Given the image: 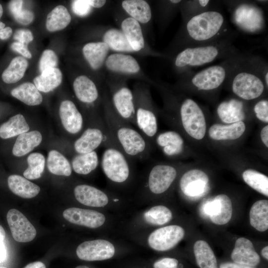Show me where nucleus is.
<instances>
[{
    "mask_svg": "<svg viewBox=\"0 0 268 268\" xmlns=\"http://www.w3.org/2000/svg\"><path fill=\"white\" fill-rule=\"evenodd\" d=\"M237 32L231 29L219 9L209 10L182 22L164 53L170 59L184 49L210 43Z\"/></svg>",
    "mask_w": 268,
    "mask_h": 268,
    "instance_id": "1",
    "label": "nucleus"
},
{
    "mask_svg": "<svg viewBox=\"0 0 268 268\" xmlns=\"http://www.w3.org/2000/svg\"><path fill=\"white\" fill-rule=\"evenodd\" d=\"M225 83L238 98L250 101L260 97L268 87V65L263 58L241 53Z\"/></svg>",
    "mask_w": 268,
    "mask_h": 268,
    "instance_id": "2",
    "label": "nucleus"
},
{
    "mask_svg": "<svg viewBox=\"0 0 268 268\" xmlns=\"http://www.w3.org/2000/svg\"><path fill=\"white\" fill-rule=\"evenodd\" d=\"M103 119L121 150L133 160H146L152 145L132 125L121 119L114 110L105 85L102 93Z\"/></svg>",
    "mask_w": 268,
    "mask_h": 268,
    "instance_id": "3",
    "label": "nucleus"
},
{
    "mask_svg": "<svg viewBox=\"0 0 268 268\" xmlns=\"http://www.w3.org/2000/svg\"><path fill=\"white\" fill-rule=\"evenodd\" d=\"M237 36V32L210 43L188 47L180 51L170 59L174 72L179 76L192 70L194 68L239 54L240 52L233 45Z\"/></svg>",
    "mask_w": 268,
    "mask_h": 268,
    "instance_id": "4",
    "label": "nucleus"
},
{
    "mask_svg": "<svg viewBox=\"0 0 268 268\" xmlns=\"http://www.w3.org/2000/svg\"><path fill=\"white\" fill-rule=\"evenodd\" d=\"M134 160L118 146L105 147L100 162L108 184V189L121 195L132 198L138 177Z\"/></svg>",
    "mask_w": 268,
    "mask_h": 268,
    "instance_id": "5",
    "label": "nucleus"
},
{
    "mask_svg": "<svg viewBox=\"0 0 268 268\" xmlns=\"http://www.w3.org/2000/svg\"><path fill=\"white\" fill-rule=\"evenodd\" d=\"M178 172L173 165L156 164L146 168L138 177L132 196L136 209L156 201L166 193L174 183Z\"/></svg>",
    "mask_w": 268,
    "mask_h": 268,
    "instance_id": "6",
    "label": "nucleus"
},
{
    "mask_svg": "<svg viewBox=\"0 0 268 268\" xmlns=\"http://www.w3.org/2000/svg\"><path fill=\"white\" fill-rule=\"evenodd\" d=\"M241 53L199 71L191 70L179 76L173 87L206 93L218 90L225 83Z\"/></svg>",
    "mask_w": 268,
    "mask_h": 268,
    "instance_id": "7",
    "label": "nucleus"
},
{
    "mask_svg": "<svg viewBox=\"0 0 268 268\" xmlns=\"http://www.w3.org/2000/svg\"><path fill=\"white\" fill-rule=\"evenodd\" d=\"M160 91L164 98L166 109L177 111L183 128L192 137L200 140L206 132L204 113L199 104L190 98L180 99L167 84L154 80L153 85Z\"/></svg>",
    "mask_w": 268,
    "mask_h": 268,
    "instance_id": "8",
    "label": "nucleus"
},
{
    "mask_svg": "<svg viewBox=\"0 0 268 268\" xmlns=\"http://www.w3.org/2000/svg\"><path fill=\"white\" fill-rule=\"evenodd\" d=\"M133 92L135 126L152 145L158 131V122L149 86L143 82H136Z\"/></svg>",
    "mask_w": 268,
    "mask_h": 268,
    "instance_id": "9",
    "label": "nucleus"
},
{
    "mask_svg": "<svg viewBox=\"0 0 268 268\" xmlns=\"http://www.w3.org/2000/svg\"><path fill=\"white\" fill-rule=\"evenodd\" d=\"M179 225L169 224L148 231L125 235L123 238L135 245L157 252H166L175 248L185 236Z\"/></svg>",
    "mask_w": 268,
    "mask_h": 268,
    "instance_id": "10",
    "label": "nucleus"
},
{
    "mask_svg": "<svg viewBox=\"0 0 268 268\" xmlns=\"http://www.w3.org/2000/svg\"><path fill=\"white\" fill-rule=\"evenodd\" d=\"M134 244L122 237H104L85 240L76 248L77 257L86 261H101L131 251Z\"/></svg>",
    "mask_w": 268,
    "mask_h": 268,
    "instance_id": "11",
    "label": "nucleus"
},
{
    "mask_svg": "<svg viewBox=\"0 0 268 268\" xmlns=\"http://www.w3.org/2000/svg\"><path fill=\"white\" fill-rule=\"evenodd\" d=\"M223 2L230 10L233 23L239 30L249 34H259L266 28L262 9L256 2L231 0Z\"/></svg>",
    "mask_w": 268,
    "mask_h": 268,
    "instance_id": "12",
    "label": "nucleus"
},
{
    "mask_svg": "<svg viewBox=\"0 0 268 268\" xmlns=\"http://www.w3.org/2000/svg\"><path fill=\"white\" fill-rule=\"evenodd\" d=\"M127 79L108 77L106 86L112 106L123 120L135 126L134 96L127 84Z\"/></svg>",
    "mask_w": 268,
    "mask_h": 268,
    "instance_id": "13",
    "label": "nucleus"
},
{
    "mask_svg": "<svg viewBox=\"0 0 268 268\" xmlns=\"http://www.w3.org/2000/svg\"><path fill=\"white\" fill-rule=\"evenodd\" d=\"M104 70L109 77L135 78L152 85L154 82L143 72L138 61L130 54H110L105 61Z\"/></svg>",
    "mask_w": 268,
    "mask_h": 268,
    "instance_id": "14",
    "label": "nucleus"
},
{
    "mask_svg": "<svg viewBox=\"0 0 268 268\" xmlns=\"http://www.w3.org/2000/svg\"><path fill=\"white\" fill-rule=\"evenodd\" d=\"M112 145L119 146L103 117H100L95 125L87 128L76 139L73 148L76 154H82L95 151L101 146L106 147Z\"/></svg>",
    "mask_w": 268,
    "mask_h": 268,
    "instance_id": "15",
    "label": "nucleus"
},
{
    "mask_svg": "<svg viewBox=\"0 0 268 268\" xmlns=\"http://www.w3.org/2000/svg\"><path fill=\"white\" fill-rule=\"evenodd\" d=\"M123 18L120 22V29L134 53L168 59L164 53L154 50L148 44L142 28L137 21L127 15Z\"/></svg>",
    "mask_w": 268,
    "mask_h": 268,
    "instance_id": "16",
    "label": "nucleus"
},
{
    "mask_svg": "<svg viewBox=\"0 0 268 268\" xmlns=\"http://www.w3.org/2000/svg\"><path fill=\"white\" fill-rule=\"evenodd\" d=\"M203 215L209 217L217 225L227 223L231 218L232 205L230 198L221 194L205 201L201 208Z\"/></svg>",
    "mask_w": 268,
    "mask_h": 268,
    "instance_id": "17",
    "label": "nucleus"
},
{
    "mask_svg": "<svg viewBox=\"0 0 268 268\" xmlns=\"http://www.w3.org/2000/svg\"><path fill=\"white\" fill-rule=\"evenodd\" d=\"M182 194L188 198L198 199L203 196L209 189V178L203 171L193 169L184 173L179 181Z\"/></svg>",
    "mask_w": 268,
    "mask_h": 268,
    "instance_id": "18",
    "label": "nucleus"
},
{
    "mask_svg": "<svg viewBox=\"0 0 268 268\" xmlns=\"http://www.w3.org/2000/svg\"><path fill=\"white\" fill-rule=\"evenodd\" d=\"M6 219L13 239L18 242H28L33 240L37 232L34 226L19 210H9Z\"/></svg>",
    "mask_w": 268,
    "mask_h": 268,
    "instance_id": "19",
    "label": "nucleus"
},
{
    "mask_svg": "<svg viewBox=\"0 0 268 268\" xmlns=\"http://www.w3.org/2000/svg\"><path fill=\"white\" fill-rule=\"evenodd\" d=\"M73 89L76 98L87 107H94L102 103V93L98 85L88 76L84 74L77 76L73 80Z\"/></svg>",
    "mask_w": 268,
    "mask_h": 268,
    "instance_id": "20",
    "label": "nucleus"
},
{
    "mask_svg": "<svg viewBox=\"0 0 268 268\" xmlns=\"http://www.w3.org/2000/svg\"><path fill=\"white\" fill-rule=\"evenodd\" d=\"M59 115L63 127L69 134H77L83 130V116L71 100H65L61 102Z\"/></svg>",
    "mask_w": 268,
    "mask_h": 268,
    "instance_id": "21",
    "label": "nucleus"
},
{
    "mask_svg": "<svg viewBox=\"0 0 268 268\" xmlns=\"http://www.w3.org/2000/svg\"><path fill=\"white\" fill-rule=\"evenodd\" d=\"M110 51L106 44L98 41L87 43L81 49L84 60L90 68L95 72L104 69L105 63Z\"/></svg>",
    "mask_w": 268,
    "mask_h": 268,
    "instance_id": "22",
    "label": "nucleus"
},
{
    "mask_svg": "<svg viewBox=\"0 0 268 268\" xmlns=\"http://www.w3.org/2000/svg\"><path fill=\"white\" fill-rule=\"evenodd\" d=\"M231 257L234 263L255 267L260 262V257L249 239L240 237L236 240Z\"/></svg>",
    "mask_w": 268,
    "mask_h": 268,
    "instance_id": "23",
    "label": "nucleus"
},
{
    "mask_svg": "<svg viewBox=\"0 0 268 268\" xmlns=\"http://www.w3.org/2000/svg\"><path fill=\"white\" fill-rule=\"evenodd\" d=\"M121 7L128 16L134 19L143 27L148 26L152 20V10L149 3L144 0H124Z\"/></svg>",
    "mask_w": 268,
    "mask_h": 268,
    "instance_id": "24",
    "label": "nucleus"
},
{
    "mask_svg": "<svg viewBox=\"0 0 268 268\" xmlns=\"http://www.w3.org/2000/svg\"><path fill=\"white\" fill-rule=\"evenodd\" d=\"M245 107L243 100L231 98L220 103L217 106L216 111L222 122L232 124L243 121L245 119Z\"/></svg>",
    "mask_w": 268,
    "mask_h": 268,
    "instance_id": "25",
    "label": "nucleus"
},
{
    "mask_svg": "<svg viewBox=\"0 0 268 268\" xmlns=\"http://www.w3.org/2000/svg\"><path fill=\"white\" fill-rule=\"evenodd\" d=\"M154 141L168 157L178 156L184 150V140L175 131H169L160 133L156 135Z\"/></svg>",
    "mask_w": 268,
    "mask_h": 268,
    "instance_id": "26",
    "label": "nucleus"
},
{
    "mask_svg": "<svg viewBox=\"0 0 268 268\" xmlns=\"http://www.w3.org/2000/svg\"><path fill=\"white\" fill-rule=\"evenodd\" d=\"M246 130L245 123L240 121L229 125L214 124L208 131L210 137L216 140H234L240 137Z\"/></svg>",
    "mask_w": 268,
    "mask_h": 268,
    "instance_id": "27",
    "label": "nucleus"
},
{
    "mask_svg": "<svg viewBox=\"0 0 268 268\" xmlns=\"http://www.w3.org/2000/svg\"><path fill=\"white\" fill-rule=\"evenodd\" d=\"M7 184L13 194L23 198H33L40 191L39 186L19 175H10L7 179Z\"/></svg>",
    "mask_w": 268,
    "mask_h": 268,
    "instance_id": "28",
    "label": "nucleus"
},
{
    "mask_svg": "<svg viewBox=\"0 0 268 268\" xmlns=\"http://www.w3.org/2000/svg\"><path fill=\"white\" fill-rule=\"evenodd\" d=\"M40 132L34 130L18 135L12 147V152L16 157L23 156L32 151L42 142Z\"/></svg>",
    "mask_w": 268,
    "mask_h": 268,
    "instance_id": "29",
    "label": "nucleus"
},
{
    "mask_svg": "<svg viewBox=\"0 0 268 268\" xmlns=\"http://www.w3.org/2000/svg\"><path fill=\"white\" fill-rule=\"evenodd\" d=\"M218 1L210 0H183L179 8L182 22L211 9H218Z\"/></svg>",
    "mask_w": 268,
    "mask_h": 268,
    "instance_id": "30",
    "label": "nucleus"
},
{
    "mask_svg": "<svg viewBox=\"0 0 268 268\" xmlns=\"http://www.w3.org/2000/svg\"><path fill=\"white\" fill-rule=\"evenodd\" d=\"M100 163L96 151L76 154L71 160V168L73 171L79 175H87L94 171Z\"/></svg>",
    "mask_w": 268,
    "mask_h": 268,
    "instance_id": "31",
    "label": "nucleus"
},
{
    "mask_svg": "<svg viewBox=\"0 0 268 268\" xmlns=\"http://www.w3.org/2000/svg\"><path fill=\"white\" fill-rule=\"evenodd\" d=\"M63 75L57 67L46 69L33 79L34 83L39 91L49 92L58 87L62 83Z\"/></svg>",
    "mask_w": 268,
    "mask_h": 268,
    "instance_id": "32",
    "label": "nucleus"
},
{
    "mask_svg": "<svg viewBox=\"0 0 268 268\" xmlns=\"http://www.w3.org/2000/svg\"><path fill=\"white\" fill-rule=\"evenodd\" d=\"M11 95L29 106H36L40 104L43 97L39 91L32 83H23L12 89Z\"/></svg>",
    "mask_w": 268,
    "mask_h": 268,
    "instance_id": "33",
    "label": "nucleus"
},
{
    "mask_svg": "<svg viewBox=\"0 0 268 268\" xmlns=\"http://www.w3.org/2000/svg\"><path fill=\"white\" fill-rule=\"evenodd\" d=\"M30 127L24 117L18 114L0 126V137L8 139L29 131Z\"/></svg>",
    "mask_w": 268,
    "mask_h": 268,
    "instance_id": "34",
    "label": "nucleus"
},
{
    "mask_svg": "<svg viewBox=\"0 0 268 268\" xmlns=\"http://www.w3.org/2000/svg\"><path fill=\"white\" fill-rule=\"evenodd\" d=\"M71 17L67 8L64 5L56 6L47 15L46 27L50 32L60 31L70 23Z\"/></svg>",
    "mask_w": 268,
    "mask_h": 268,
    "instance_id": "35",
    "label": "nucleus"
},
{
    "mask_svg": "<svg viewBox=\"0 0 268 268\" xmlns=\"http://www.w3.org/2000/svg\"><path fill=\"white\" fill-rule=\"evenodd\" d=\"M250 223L259 231L264 232L268 229V201L259 200L252 206L249 213Z\"/></svg>",
    "mask_w": 268,
    "mask_h": 268,
    "instance_id": "36",
    "label": "nucleus"
},
{
    "mask_svg": "<svg viewBox=\"0 0 268 268\" xmlns=\"http://www.w3.org/2000/svg\"><path fill=\"white\" fill-rule=\"evenodd\" d=\"M47 165L48 170L53 174L67 177L71 175L72 170L70 162L63 154L56 150L49 152Z\"/></svg>",
    "mask_w": 268,
    "mask_h": 268,
    "instance_id": "37",
    "label": "nucleus"
},
{
    "mask_svg": "<svg viewBox=\"0 0 268 268\" xmlns=\"http://www.w3.org/2000/svg\"><path fill=\"white\" fill-rule=\"evenodd\" d=\"M182 0H159L157 5V18L160 28L164 29L179 11Z\"/></svg>",
    "mask_w": 268,
    "mask_h": 268,
    "instance_id": "38",
    "label": "nucleus"
},
{
    "mask_svg": "<svg viewBox=\"0 0 268 268\" xmlns=\"http://www.w3.org/2000/svg\"><path fill=\"white\" fill-rule=\"evenodd\" d=\"M194 253L200 268H218L214 252L208 244L203 240H198L194 244Z\"/></svg>",
    "mask_w": 268,
    "mask_h": 268,
    "instance_id": "39",
    "label": "nucleus"
},
{
    "mask_svg": "<svg viewBox=\"0 0 268 268\" xmlns=\"http://www.w3.org/2000/svg\"><path fill=\"white\" fill-rule=\"evenodd\" d=\"M28 66V61L25 58L22 56L15 57L2 72V80L7 84L18 81L24 75Z\"/></svg>",
    "mask_w": 268,
    "mask_h": 268,
    "instance_id": "40",
    "label": "nucleus"
},
{
    "mask_svg": "<svg viewBox=\"0 0 268 268\" xmlns=\"http://www.w3.org/2000/svg\"><path fill=\"white\" fill-rule=\"evenodd\" d=\"M242 177L245 182L259 193L268 196V177L256 170L247 169Z\"/></svg>",
    "mask_w": 268,
    "mask_h": 268,
    "instance_id": "41",
    "label": "nucleus"
},
{
    "mask_svg": "<svg viewBox=\"0 0 268 268\" xmlns=\"http://www.w3.org/2000/svg\"><path fill=\"white\" fill-rule=\"evenodd\" d=\"M27 161L28 167L23 172L24 177L29 180L40 178L45 168L44 156L39 152H33L28 155Z\"/></svg>",
    "mask_w": 268,
    "mask_h": 268,
    "instance_id": "42",
    "label": "nucleus"
},
{
    "mask_svg": "<svg viewBox=\"0 0 268 268\" xmlns=\"http://www.w3.org/2000/svg\"><path fill=\"white\" fill-rule=\"evenodd\" d=\"M58 65V58L54 51L47 49L43 52L39 62L41 73L46 69L57 67Z\"/></svg>",
    "mask_w": 268,
    "mask_h": 268,
    "instance_id": "43",
    "label": "nucleus"
},
{
    "mask_svg": "<svg viewBox=\"0 0 268 268\" xmlns=\"http://www.w3.org/2000/svg\"><path fill=\"white\" fill-rule=\"evenodd\" d=\"M92 0H74L71 2V9L76 15L80 17H85L92 11Z\"/></svg>",
    "mask_w": 268,
    "mask_h": 268,
    "instance_id": "44",
    "label": "nucleus"
},
{
    "mask_svg": "<svg viewBox=\"0 0 268 268\" xmlns=\"http://www.w3.org/2000/svg\"><path fill=\"white\" fill-rule=\"evenodd\" d=\"M253 110L257 118L261 121L268 122V101L262 99L254 105Z\"/></svg>",
    "mask_w": 268,
    "mask_h": 268,
    "instance_id": "45",
    "label": "nucleus"
},
{
    "mask_svg": "<svg viewBox=\"0 0 268 268\" xmlns=\"http://www.w3.org/2000/svg\"><path fill=\"white\" fill-rule=\"evenodd\" d=\"M12 16L18 23L23 25L30 24L34 18V13L32 11L23 9Z\"/></svg>",
    "mask_w": 268,
    "mask_h": 268,
    "instance_id": "46",
    "label": "nucleus"
},
{
    "mask_svg": "<svg viewBox=\"0 0 268 268\" xmlns=\"http://www.w3.org/2000/svg\"><path fill=\"white\" fill-rule=\"evenodd\" d=\"M179 261L171 257L160 258L153 263V268H178Z\"/></svg>",
    "mask_w": 268,
    "mask_h": 268,
    "instance_id": "47",
    "label": "nucleus"
},
{
    "mask_svg": "<svg viewBox=\"0 0 268 268\" xmlns=\"http://www.w3.org/2000/svg\"><path fill=\"white\" fill-rule=\"evenodd\" d=\"M33 36L28 29H21L15 31L13 35V39L19 42L28 45L33 40Z\"/></svg>",
    "mask_w": 268,
    "mask_h": 268,
    "instance_id": "48",
    "label": "nucleus"
},
{
    "mask_svg": "<svg viewBox=\"0 0 268 268\" xmlns=\"http://www.w3.org/2000/svg\"><path fill=\"white\" fill-rule=\"evenodd\" d=\"M11 49L20 54L23 57L30 59L32 54L28 49V45L19 42H13L10 45Z\"/></svg>",
    "mask_w": 268,
    "mask_h": 268,
    "instance_id": "49",
    "label": "nucleus"
},
{
    "mask_svg": "<svg viewBox=\"0 0 268 268\" xmlns=\"http://www.w3.org/2000/svg\"><path fill=\"white\" fill-rule=\"evenodd\" d=\"M23 1L21 0H10L8 4L9 10L13 15L22 9Z\"/></svg>",
    "mask_w": 268,
    "mask_h": 268,
    "instance_id": "50",
    "label": "nucleus"
},
{
    "mask_svg": "<svg viewBox=\"0 0 268 268\" xmlns=\"http://www.w3.org/2000/svg\"><path fill=\"white\" fill-rule=\"evenodd\" d=\"M219 268H255L236 263L226 262L220 264Z\"/></svg>",
    "mask_w": 268,
    "mask_h": 268,
    "instance_id": "51",
    "label": "nucleus"
},
{
    "mask_svg": "<svg viewBox=\"0 0 268 268\" xmlns=\"http://www.w3.org/2000/svg\"><path fill=\"white\" fill-rule=\"evenodd\" d=\"M12 33V30L10 27H5L0 32V39H7L11 36Z\"/></svg>",
    "mask_w": 268,
    "mask_h": 268,
    "instance_id": "52",
    "label": "nucleus"
},
{
    "mask_svg": "<svg viewBox=\"0 0 268 268\" xmlns=\"http://www.w3.org/2000/svg\"><path fill=\"white\" fill-rule=\"evenodd\" d=\"M261 137L264 144L268 147V126L264 127L261 132Z\"/></svg>",
    "mask_w": 268,
    "mask_h": 268,
    "instance_id": "53",
    "label": "nucleus"
},
{
    "mask_svg": "<svg viewBox=\"0 0 268 268\" xmlns=\"http://www.w3.org/2000/svg\"><path fill=\"white\" fill-rule=\"evenodd\" d=\"M6 258V250L3 241L0 242V263L3 262Z\"/></svg>",
    "mask_w": 268,
    "mask_h": 268,
    "instance_id": "54",
    "label": "nucleus"
},
{
    "mask_svg": "<svg viewBox=\"0 0 268 268\" xmlns=\"http://www.w3.org/2000/svg\"><path fill=\"white\" fill-rule=\"evenodd\" d=\"M24 268H46L45 264L41 262L37 261L29 263Z\"/></svg>",
    "mask_w": 268,
    "mask_h": 268,
    "instance_id": "55",
    "label": "nucleus"
},
{
    "mask_svg": "<svg viewBox=\"0 0 268 268\" xmlns=\"http://www.w3.org/2000/svg\"><path fill=\"white\" fill-rule=\"evenodd\" d=\"M262 256L267 260H268V246H265L261 251Z\"/></svg>",
    "mask_w": 268,
    "mask_h": 268,
    "instance_id": "56",
    "label": "nucleus"
},
{
    "mask_svg": "<svg viewBox=\"0 0 268 268\" xmlns=\"http://www.w3.org/2000/svg\"><path fill=\"white\" fill-rule=\"evenodd\" d=\"M5 237V232L3 228L0 225V242L3 241Z\"/></svg>",
    "mask_w": 268,
    "mask_h": 268,
    "instance_id": "57",
    "label": "nucleus"
},
{
    "mask_svg": "<svg viewBox=\"0 0 268 268\" xmlns=\"http://www.w3.org/2000/svg\"><path fill=\"white\" fill-rule=\"evenodd\" d=\"M5 27V24L0 21V32Z\"/></svg>",
    "mask_w": 268,
    "mask_h": 268,
    "instance_id": "58",
    "label": "nucleus"
},
{
    "mask_svg": "<svg viewBox=\"0 0 268 268\" xmlns=\"http://www.w3.org/2000/svg\"><path fill=\"white\" fill-rule=\"evenodd\" d=\"M3 13V8L2 5L0 4V18H1Z\"/></svg>",
    "mask_w": 268,
    "mask_h": 268,
    "instance_id": "59",
    "label": "nucleus"
},
{
    "mask_svg": "<svg viewBox=\"0 0 268 268\" xmlns=\"http://www.w3.org/2000/svg\"><path fill=\"white\" fill-rule=\"evenodd\" d=\"M75 268H89L88 267L86 266H78Z\"/></svg>",
    "mask_w": 268,
    "mask_h": 268,
    "instance_id": "60",
    "label": "nucleus"
},
{
    "mask_svg": "<svg viewBox=\"0 0 268 268\" xmlns=\"http://www.w3.org/2000/svg\"><path fill=\"white\" fill-rule=\"evenodd\" d=\"M0 268H7L6 267H0Z\"/></svg>",
    "mask_w": 268,
    "mask_h": 268,
    "instance_id": "61",
    "label": "nucleus"
}]
</instances>
